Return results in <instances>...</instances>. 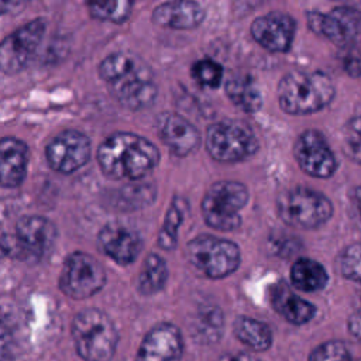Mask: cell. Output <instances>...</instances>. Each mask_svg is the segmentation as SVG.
<instances>
[{
	"label": "cell",
	"mask_w": 361,
	"mask_h": 361,
	"mask_svg": "<svg viewBox=\"0 0 361 361\" xmlns=\"http://www.w3.org/2000/svg\"><path fill=\"white\" fill-rule=\"evenodd\" d=\"M290 281L299 290L317 292L326 286L329 276L320 262L310 258H299L290 268Z\"/></svg>",
	"instance_id": "cell-23"
},
{
	"label": "cell",
	"mask_w": 361,
	"mask_h": 361,
	"mask_svg": "<svg viewBox=\"0 0 361 361\" xmlns=\"http://www.w3.org/2000/svg\"><path fill=\"white\" fill-rule=\"evenodd\" d=\"M276 209L286 224L303 230L324 224L333 214L331 202L323 193L303 186L285 190L276 200Z\"/></svg>",
	"instance_id": "cell-7"
},
{
	"label": "cell",
	"mask_w": 361,
	"mask_h": 361,
	"mask_svg": "<svg viewBox=\"0 0 361 361\" xmlns=\"http://www.w3.org/2000/svg\"><path fill=\"white\" fill-rule=\"evenodd\" d=\"M203 18L204 10L196 1H168L152 11V21L157 25L172 30L196 28Z\"/></svg>",
	"instance_id": "cell-20"
},
{
	"label": "cell",
	"mask_w": 361,
	"mask_h": 361,
	"mask_svg": "<svg viewBox=\"0 0 361 361\" xmlns=\"http://www.w3.org/2000/svg\"><path fill=\"white\" fill-rule=\"evenodd\" d=\"M306 18L312 31L340 47L348 45L354 39L361 24L360 13L350 7H336L327 14L307 11Z\"/></svg>",
	"instance_id": "cell-14"
},
{
	"label": "cell",
	"mask_w": 361,
	"mask_h": 361,
	"mask_svg": "<svg viewBox=\"0 0 361 361\" xmlns=\"http://www.w3.org/2000/svg\"><path fill=\"white\" fill-rule=\"evenodd\" d=\"M343 69L353 78L361 76V52L350 49L343 56Z\"/></svg>",
	"instance_id": "cell-33"
},
{
	"label": "cell",
	"mask_w": 361,
	"mask_h": 361,
	"mask_svg": "<svg viewBox=\"0 0 361 361\" xmlns=\"http://www.w3.org/2000/svg\"><path fill=\"white\" fill-rule=\"evenodd\" d=\"M234 334L243 344L257 353L268 350L272 344L269 326L248 316H238L234 320Z\"/></svg>",
	"instance_id": "cell-24"
},
{
	"label": "cell",
	"mask_w": 361,
	"mask_h": 361,
	"mask_svg": "<svg viewBox=\"0 0 361 361\" xmlns=\"http://www.w3.org/2000/svg\"><path fill=\"white\" fill-rule=\"evenodd\" d=\"M296 31L295 20L281 11H271L254 20L252 38L269 52H286Z\"/></svg>",
	"instance_id": "cell-15"
},
{
	"label": "cell",
	"mask_w": 361,
	"mask_h": 361,
	"mask_svg": "<svg viewBox=\"0 0 361 361\" xmlns=\"http://www.w3.org/2000/svg\"><path fill=\"white\" fill-rule=\"evenodd\" d=\"M20 7H23V3H20V1H4V0H0V16L11 13V11H14V8H20Z\"/></svg>",
	"instance_id": "cell-38"
},
{
	"label": "cell",
	"mask_w": 361,
	"mask_h": 361,
	"mask_svg": "<svg viewBox=\"0 0 361 361\" xmlns=\"http://www.w3.org/2000/svg\"><path fill=\"white\" fill-rule=\"evenodd\" d=\"M309 361H353V355L343 341L330 340L313 348Z\"/></svg>",
	"instance_id": "cell-29"
},
{
	"label": "cell",
	"mask_w": 361,
	"mask_h": 361,
	"mask_svg": "<svg viewBox=\"0 0 361 361\" xmlns=\"http://www.w3.org/2000/svg\"><path fill=\"white\" fill-rule=\"evenodd\" d=\"M100 78L120 104L131 110L151 106L158 94L149 68L134 54L116 52L99 65Z\"/></svg>",
	"instance_id": "cell-1"
},
{
	"label": "cell",
	"mask_w": 361,
	"mask_h": 361,
	"mask_svg": "<svg viewBox=\"0 0 361 361\" xmlns=\"http://www.w3.org/2000/svg\"><path fill=\"white\" fill-rule=\"evenodd\" d=\"M97 162L109 178L137 180L158 165L159 151L138 134L114 133L99 145Z\"/></svg>",
	"instance_id": "cell-2"
},
{
	"label": "cell",
	"mask_w": 361,
	"mask_h": 361,
	"mask_svg": "<svg viewBox=\"0 0 361 361\" xmlns=\"http://www.w3.org/2000/svg\"><path fill=\"white\" fill-rule=\"evenodd\" d=\"M16 341L11 330L0 323V361H11L14 357Z\"/></svg>",
	"instance_id": "cell-32"
},
{
	"label": "cell",
	"mask_w": 361,
	"mask_h": 361,
	"mask_svg": "<svg viewBox=\"0 0 361 361\" xmlns=\"http://www.w3.org/2000/svg\"><path fill=\"white\" fill-rule=\"evenodd\" d=\"M343 151L345 155L361 165V116L353 117L344 127Z\"/></svg>",
	"instance_id": "cell-30"
},
{
	"label": "cell",
	"mask_w": 361,
	"mask_h": 361,
	"mask_svg": "<svg viewBox=\"0 0 361 361\" xmlns=\"http://www.w3.org/2000/svg\"><path fill=\"white\" fill-rule=\"evenodd\" d=\"M224 90L227 97L243 111L255 113L262 106L261 93L254 79L248 75L238 73L230 76L226 82Z\"/></svg>",
	"instance_id": "cell-22"
},
{
	"label": "cell",
	"mask_w": 361,
	"mask_h": 361,
	"mask_svg": "<svg viewBox=\"0 0 361 361\" xmlns=\"http://www.w3.org/2000/svg\"><path fill=\"white\" fill-rule=\"evenodd\" d=\"M334 85L320 71H292L278 83V102L288 114H310L324 109L334 97Z\"/></svg>",
	"instance_id": "cell-3"
},
{
	"label": "cell",
	"mask_w": 361,
	"mask_h": 361,
	"mask_svg": "<svg viewBox=\"0 0 361 361\" xmlns=\"http://www.w3.org/2000/svg\"><path fill=\"white\" fill-rule=\"evenodd\" d=\"M71 333L76 354L83 361H110L114 357L118 331L103 310L87 307L76 313Z\"/></svg>",
	"instance_id": "cell-4"
},
{
	"label": "cell",
	"mask_w": 361,
	"mask_h": 361,
	"mask_svg": "<svg viewBox=\"0 0 361 361\" xmlns=\"http://www.w3.org/2000/svg\"><path fill=\"white\" fill-rule=\"evenodd\" d=\"M293 152L300 169L313 178H329L337 168L327 140L317 130L303 131L295 142Z\"/></svg>",
	"instance_id": "cell-12"
},
{
	"label": "cell",
	"mask_w": 361,
	"mask_h": 361,
	"mask_svg": "<svg viewBox=\"0 0 361 361\" xmlns=\"http://www.w3.org/2000/svg\"><path fill=\"white\" fill-rule=\"evenodd\" d=\"M248 189L238 180H217L209 186L202 200V214L207 226L220 231L237 230L240 210L248 202Z\"/></svg>",
	"instance_id": "cell-5"
},
{
	"label": "cell",
	"mask_w": 361,
	"mask_h": 361,
	"mask_svg": "<svg viewBox=\"0 0 361 361\" xmlns=\"http://www.w3.org/2000/svg\"><path fill=\"white\" fill-rule=\"evenodd\" d=\"M55 240L54 223L42 216H24L17 221L14 247L23 258L39 259L52 250Z\"/></svg>",
	"instance_id": "cell-13"
},
{
	"label": "cell",
	"mask_w": 361,
	"mask_h": 361,
	"mask_svg": "<svg viewBox=\"0 0 361 361\" xmlns=\"http://www.w3.org/2000/svg\"><path fill=\"white\" fill-rule=\"evenodd\" d=\"M206 149L216 161L237 162L257 152L258 140L245 123L238 120H221L207 128Z\"/></svg>",
	"instance_id": "cell-8"
},
{
	"label": "cell",
	"mask_w": 361,
	"mask_h": 361,
	"mask_svg": "<svg viewBox=\"0 0 361 361\" xmlns=\"http://www.w3.org/2000/svg\"><path fill=\"white\" fill-rule=\"evenodd\" d=\"M348 330L353 337L361 340V307L357 309L348 319Z\"/></svg>",
	"instance_id": "cell-35"
},
{
	"label": "cell",
	"mask_w": 361,
	"mask_h": 361,
	"mask_svg": "<svg viewBox=\"0 0 361 361\" xmlns=\"http://www.w3.org/2000/svg\"><path fill=\"white\" fill-rule=\"evenodd\" d=\"M188 210V202L180 196H173L166 212L164 224L158 234V245L164 250H172L178 244V230Z\"/></svg>",
	"instance_id": "cell-26"
},
{
	"label": "cell",
	"mask_w": 361,
	"mask_h": 361,
	"mask_svg": "<svg viewBox=\"0 0 361 361\" xmlns=\"http://www.w3.org/2000/svg\"><path fill=\"white\" fill-rule=\"evenodd\" d=\"M106 283L103 265L90 254L72 252L63 262L59 288L63 295L83 300L96 295Z\"/></svg>",
	"instance_id": "cell-9"
},
{
	"label": "cell",
	"mask_w": 361,
	"mask_h": 361,
	"mask_svg": "<svg viewBox=\"0 0 361 361\" xmlns=\"http://www.w3.org/2000/svg\"><path fill=\"white\" fill-rule=\"evenodd\" d=\"M217 361H262L258 357L250 355L247 353H234V354H226L220 357Z\"/></svg>",
	"instance_id": "cell-36"
},
{
	"label": "cell",
	"mask_w": 361,
	"mask_h": 361,
	"mask_svg": "<svg viewBox=\"0 0 361 361\" xmlns=\"http://www.w3.org/2000/svg\"><path fill=\"white\" fill-rule=\"evenodd\" d=\"M28 165L27 145L14 137L0 138V186L16 188L23 183Z\"/></svg>",
	"instance_id": "cell-19"
},
{
	"label": "cell",
	"mask_w": 361,
	"mask_h": 361,
	"mask_svg": "<svg viewBox=\"0 0 361 361\" xmlns=\"http://www.w3.org/2000/svg\"><path fill=\"white\" fill-rule=\"evenodd\" d=\"M271 300L274 309L292 324H305L316 313V307L293 293L285 282H279L272 288Z\"/></svg>",
	"instance_id": "cell-21"
},
{
	"label": "cell",
	"mask_w": 361,
	"mask_h": 361,
	"mask_svg": "<svg viewBox=\"0 0 361 361\" xmlns=\"http://www.w3.org/2000/svg\"><path fill=\"white\" fill-rule=\"evenodd\" d=\"M168 279L166 262L158 254H149L138 275L137 289L144 296H151L164 289Z\"/></svg>",
	"instance_id": "cell-25"
},
{
	"label": "cell",
	"mask_w": 361,
	"mask_h": 361,
	"mask_svg": "<svg viewBox=\"0 0 361 361\" xmlns=\"http://www.w3.org/2000/svg\"><path fill=\"white\" fill-rule=\"evenodd\" d=\"M45 31V20L35 18L0 41V71L14 75L23 71L37 52Z\"/></svg>",
	"instance_id": "cell-10"
},
{
	"label": "cell",
	"mask_w": 361,
	"mask_h": 361,
	"mask_svg": "<svg viewBox=\"0 0 361 361\" xmlns=\"http://www.w3.org/2000/svg\"><path fill=\"white\" fill-rule=\"evenodd\" d=\"M183 351L179 329L171 323L154 326L140 343L134 361H175Z\"/></svg>",
	"instance_id": "cell-16"
},
{
	"label": "cell",
	"mask_w": 361,
	"mask_h": 361,
	"mask_svg": "<svg viewBox=\"0 0 361 361\" xmlns=\"http://www.w3.org/2000/svg\"><path fill=\"white\" fill-rule=\"evenodd\" d=\"M92 144L86 134L78 130H65L54 137L45 148L49 166L61 173H72L90 159Z\"/></svg>",
	"instance_id": "cell-11"
},
{
	"label": "cell",
	"mask_w": 361,
	"mask_h": 361,
	"mask_svg": "<svg viewBox=\"0 0 361 361\" xmlns=\"http://www.w3.org/2000/svg\"><path fill=\"white\" fill-rule=\"evenodd\" d=\"M340 271L347 278L361 283V244L348 245L340 255Z\"/></svg>",
	"instance_id": "cell-31"
},
{
	"label": "cell",
	"mask_w": 361,
	"mask_h": 361,
	"mask_svg": "<svg viewBox=\"0 0 361 361\" xmlns=\"http://www.w3.org/2000/svg\"><path fill=\"white\" fill-rule=\"evenodd\" d=\"M13 251H16L14 241H11L7 235H4V234L0 233V257L7 255V254H11Z\"/></svg>",
	"instance_id": "cell-37"
},
{
	"label": "cell",
	"mask_w": 361,
	"mask_h": 361,
	"mask_svg": "<svg viewBox=\"0 0 361 361\" xmlns=\"http://www.w3.org/2000/svg\"><path fill=\"white\" fill-rule=\"evenodd\" d=\"M97 244L107 257L120 265L134 262L142 248L140 235L133 228L118 223L106 224L99 231Z\"/></svg>",
	"instance_id": "cell-17"
},
{
	"label": "cell",
	"mask_w": 361,
	"mask_h": 361,
	"mask_svg": "<svg viewBox=\"0 0 361 361\" xmlns=\"http://www.w3.org/2000/svg\"><path fill=\"white\" fill-rule=\"evenodd\" d=\"M351 206H353V213L355 216V223L361 228V186L355 188L351 192Z\"/></svg>",
	"instance_id": "cell-34"
},
{
	"label": "cell",
	"mask_w": 361,
	"mask_h": 361,
	"mask_svg": "<svg viewBox=\"0 0 361 361\" xmlns=\"http://www.w3.org/2000/svg\"><path fill=\"white\" fill-rule=\"evenodd\" d=\"M185 254L197 271L212 279L233 274L241 262V252L235 243L207 234L190 240Z\"/></svg>",
	"instance_id": "cell-6"
},
{
	"label": "cell",
	"mask_w": 361,
	"mask_h": 361,
	"mask_svg": "<svg viewBox=\"0 0 361 361\" xmlns=\"http://www.w3.org/2000/svg\"><path fill=\"white\" fill-rule=\"evenodd\" d=\"M158 134L168 149L176 157L192 154L200 144L199 130L176 113H164L159 116Z\"/></svg>",
	"instance_id": "cell-18"
},
{
	"label": "cell",
	"mask_w": 361,
	"mask_h": 361,
	"mask_svg": "<svg viewBox=\"0 0 361 361\" xmlns=\"http://www.w3.org/2000/svg\"><path fill=\"white\" fill-rule=\"evenodd\" d=\"M87 8H89L90 16L97 20L120 24L128 18L131 8H133V3L127 1V0L87 3Z\"/></svg>",
	"instance_id": "cell-27"
},
{
	"label": "cell",
	"mask_w": 361,
	"mask_h": 361,
	"mask_svg": "<svg viewBox=\"0 0 361 361\" xmlns=\"http://www.w3.org/2000/svg\"><path fill=\"white\" fill-rule=\"evenodd\" d=\"M192 76L200 86L216 89L221 83L223 68L210 58H202L193 63Z\"/></svg>",
	"instance_id": "cell-28"
}]
</instances>
